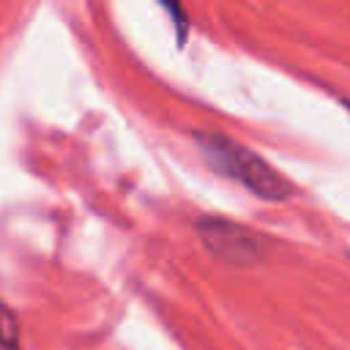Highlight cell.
<instances>
[{
  "mask_svg": "<svg viewBox=\"0 0 350 350\" xmlns=\"http://www.w3.org/2000/svg\"><path fill=\"white\" fill-rule=\"evenodd\" d=\"M197 145L213 172L235 180L238 186L257 194L260 200L282 202L295 191V186L279 170H273L262 156H257L254 150H249L246 145H241L224 134L202 131V134H197Z\"/></svg>",
  "mask_w": 350,
  "mask_h": 350,
  "instance_id": "6da1fadb",
  "label": "cell"
},
{
  "mask_svg": "<svg viewBox=\"0 0 350 350\" xmlns=\"http://www.w3.org/2000/svg\"><path fill=\"white\" fill-rule=\"evenodd\" d=\"M197 235L213 257L235 265H252L265 252V238L260 232L221 216H202L197 221Z\"/></svg>",
  "mask_w": 350,
  "mask_h": 350,
  "instance_id": "7a4b0ae2",
  "label": "cell"
},
{
  "mask_svg": "<svg viewBox=\"0 0 350 350\" xmlns=\"http://www.w3.org/2000/svg\"><path fill=\"white\" fill-rule=\"evenodd\" d=\"M19 345V325L16 317L5 309V304L0 301V347L3 350H14Z\"/></svg>",
  "mask_w": 350,
  "mask_h": 350,
  "instance_id": "3957f363",
  "label": "cell"
},
{
  "mask_svg": "<svg viewBox=\"0 0 350 350\" xmlns=\"http://www.w3.org/2000/svg\"><path fill=\"white\" fill-rule=\"evenodd\" d=\"M159 3H161V8L170 14V19H172V25H175L178 41H183V38H186V30H189V22H186V11H183L180 0H159Z\"/></svg>",
  "mask_w": 350,
  "mask_h": 350,
  "instance_id": "277c9868",
  "label": "cell"
}]
</instances>
